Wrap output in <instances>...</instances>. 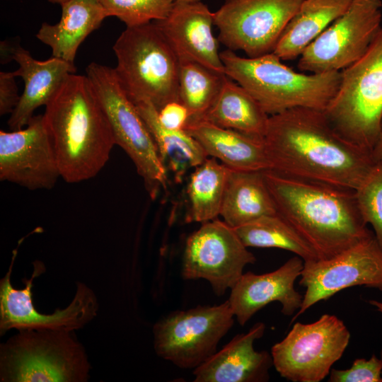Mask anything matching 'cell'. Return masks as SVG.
<instances>
[{"mask_svg": "<svg viewBox=\"0 0 382 382\" xmlns=\"http://www.w3.org/2000/svg\"><path fill=\"white\" fill-rule=\"evenodd\" d=\"M264 140L272 170L354 190L378 163L371 151L345 139L318 110L296 108L270 115Z\"/></svg>", "mask_w": 382, "mask_h": 382, "instance_id": "obj_1", "label": "cell"}, {"mask_svg": "<svg viewBox=\"0 0 382 382\" xmlns=\"http://www.w3.org/2000/svg\"><path fill=\"white\" fill-rule=\"evenodd\" d=\"M277 212L312 248L330 259L373 233L358 207L355 190L264 170Z\"/></svg>", "mask_w": 382, "mask_h": 382, "instance_id": "obj_2", "label": "cell"}, {"mask_svg": "<svg viewBox=\"0 0 382 382\" xmlns=\"http://www.w3.org/2000/svg\"><path fill=\"white\" fill-rule=\"evenodd\" d=\"M45 107L43 115L61 177L69 183L95 177L115 142L87 76L69 74Z\"/></svg>", "mask_w": 382, "mask_h": 382, "instance_id": "obj_3", "label": "cell"}, {"mask_svg": "<svg viewBox=\"0 0 382 382\" xmlns=\"http://www.w3.org/2000/svg\"><path fill=\"white\" fill-rule=\"evenodd\" d=\"M220 57L225 74L243 87L270 116L296 108L324 111L341 81V71L299 73L273 52L251 58L226 49Z\"/></svg>", "mask_w": 382, "mask_h": 382, "instance_id": "obj_4", "label": "cell"}, {"mask_svg": "<svg viewBox=\"0 0 382 382\" xmlns=\"http://www.w3.org/2000/svg\"><path fill=\"white\" fill-rule=\"evenodd\" d=\"M112 49L114 70L134 103H149L158 111L179 101L180 60L155 21L127 27Z\"/></svg>", "mask_w": 382, "mask_h": 382, "instance_id": "obj_5", "label": "cell"}, {"mask_svg": "<svg viewBox=\"0 0 382 382\" xmlns=\"http://www.w3.org/2000/svg\"><path fill=\"white\" fill-rule=\"evenodd\" d=\"M323 112L337 133L372 153L382 125V27L364 54L341 71L338 90Z\"/></svg>", "mask_w": 382, "mask_h": 382, "instance_id": "obj_6", "label": "cell"}, {"mask_svg": "<svg viewBox=\"0 0 382 382\" xmlns=\"http://www.w3.org/2000/svg\"><path fill=\"white\" fill-rule=\"evenodd\" d=\"M72 332L21 330L1 346V381L83 382L89 364Z\"/></svg>", "mask_w": 382, "mask_h": 382, "instance_id": "obj_7", "label": "cell"}, {"mask_svg": "<svg viewBox=\"0 0 382 382\" xmlns=\"http://www.w3.org/2000/svg\"><path fill=\"white\" fill-rule=\"evenodd\" d=\"M86 76L108 118L115 144L129 156L150 196L156 197L160 187L166 185L167 169L136 105L114 69L92 62L86 68Z\"/></svg>", "mask_w": 382, "mask_h": 382, "instance_id": "obj_8", "label": "cell"}, {"mask_svg": "<svg viewBox=\"0 0 382 382\" xmlns=\"http://www.w3.org/2000/svg\"><path fill=\"white\" fill-rule=\"evenodd\" d=\"M350 332L342 320L324 314L311 323H296L271 349L273 365L293 382H319L344 354Z\"/></svg>", "mask_w": 382, "mask_h": 382, "instance_id": "obj_9", "label": "cell"}, {"mask_svg": "<svg viewBox=\"0 0 382 382\" xmlns=\"http://www.w3.org/2000/svg\"><path fill=\"white\" fill-rule=\"evenodd\" d=\"M233 318L228 300L172 312L154 326L155 351L180 369H195L216 352Z\"/></svg>", "mask_w": 382, "mask_h": 382, "instance_id": "obj_10", "label": "cell"}, {"mask_svg": "<svg viewBox=\"0 0 382 382\" xmlns=\"http://www.w3.org/2000/svg\"><path fill=\"white\" fill-rule=\"evenodd\" d=\"M303 0H224L213 12L218 40L248 57L273 52L285 27Z\"/></svg>", "mask_w": 382, "mask_h": 382, "instance_id": "obj_11", "label": "cell"}, {"mask_svg": "<svg viewBox=\"0 0 382 382\" xmlns=\"http://www.w3.org/2000/svg\"><path fill=\"white\" fill-rule=\"evenodd\" d=\"M381 0H353L299 57L311 73L341 71L359 59L381 28Z\"/></svg>", "mask_w": 382, "mask_h": 382, "instance_id": "obj_12", "label": "cell"}, {"mask_svg": "<svg viewBox=\"0 0 382 382\" xmlns=\"http://www.w3.org/2000/svg\"><path fill=\"white\" fill-rule=\"evenodd\" d=\"M255 260L234 228L216 219L203 223L187 238L182 275L185 279H206L220 296L236 284L245 265Z\"/></svg>", "mask_w": 382, "mask_h": 382, "instance_id": "obj_13", "label": "cell"}, {"mask_svg": "<svg viewBox=\"0 0 382 382\" xmlns=\"http://www.w3.org/2000/svg\"><path fill=\"white\" fill-rule=\"evenodd\" d=\"M300 285L306 287L293 322L315 303L358 285L382 291V248L374 233L326 260L304 262Z\"/></svg>", "mask_w": 382, "mask_h": 382, "instance_id": "obj_14", "label": "cell"}, {"mask_svg": "<svg viewBox=\"0 0 382 382\" xmlns=\"http://www.w3.org/2000/svg\"><path fill=\"white\" fill-rule=\"evenodd\" d=\"M61 177L44 115L11 132L0 131V179L30 190H50Z\"/></svg>", "mask_w": 382, "mask_h": 382, "instance_id": "obj_15", "label": "cell"}, {"mask_svg": "<svg viewBox=\"0 0 382 382\" xmlns=\"http://www.w3.org/2000/svg\"><path fill=\"white\" fill-rule=\"evenodd\" d=\"M9 270L1 280L0 284V330L1 334L16 328L21 330H54L73 332L81 328L97 313L98 304L93 291L83 283L77 284V289L71 303L64 309L52 314H41L33 304V280L43 272L42 262L34 263L30 279H25V287L18 290L11 284Z\"/></svg>", "mask_w": 382, "mask_h": 382, "instance_id": "obj_16", "label": "cell"}, {"mask_svg": "<svg viewBox=\"0 0 382 382\" xmlns=\"http://www.w3.org/2000/svg\"><path fill=\"white\" fill-rule=\"evenodd\" d=\"M180 62L198 63L224 74L213 12L202 1L175 0L168 16L155 21Z\"/></svg>", "mask_w": 382, "mask_h": 382, "instance_id": "obj_17", "label": "cell"}, {"mask_svg": "<svg viewBox=\"0 0 382 382\" xmlns=\"http://www.w3.org/2000/svg\"><path fill=\"white\" fill-rule=\"evenodd\" d=\"M303 263L296 255L273 272L243 274L231 289L228 299L238 323L244 325L255 313L273 301L281 303V311L285 316L299 311L303 296L295 289L294 283L301 276Z\"/></svg>", "mask_w": 382, "mask_h": 382, "instance_id": "obj_18", "label": "cell"}, {"mask_svg": "<svg viewBox=\"0 0 382 382\" xmlns=\"http://www.w3.org/2000/svg\"><path fill=\"white\" fill-rule=\"evenodd\" d=\"M265 325L255 323L248 332L236 335L221 349L194 369L195 382H265L273 365L272 355L257 352L254 342L261 338Z\"/></svg>", "mask_w": 382, "mask_h": 382, "instance_id": "obj_19", "label": "cell"}, {"mask_svg": "<svg viewBox=\"0 0 382 382\" xmlns=\"http://www.w3.org/2000/svg\"><path fill=\"white\" fill-rule=\"evenodd\" d=\"M11 54L18 64L15 72L24 81L20 100L8 120L10 129L16 130L28 124L37 108L50 102L68 76L76 72V67L54 57L37 60L20 45L12 46Z\"/></svg>", "mask_w": 382, "mask_h": 382, "instance_id": "obj_20", "label": "cell"}, {"mask_svg": "<svg viewBox=\"0 0 382 382\" xmlns=\"http://www.w3.org/2000/svg\"><path fill=\"white\" fill-rule=\"evenodd\" d=\"M208 156L236 170L272 169L264 139L215 125L203 119H190L184 129Z\"/></svg>", "mask_w": 382, "mask_h": 382, "instance_id": "obj_21", "label": "cell"}, {"mask_svg": "<svg viewBox=\"0 0 382 382\" xmlns=\"http://www.w3.org/2000/svg\"><path fill=\"white\" fill-rule=\"evenodd\" d=\"M60 5L59 21L43 23L36 37L52 49V57L74 64L80 45L108 16L99 0H68Z\"/></svg>", "mask_w": 382, "mask_h": 382, "instance_id": "obj_22", "label": "cell"}, {"mask_svg": "<svg viewBox=\"0 0 382 382\" xmlns=\"http://www.w3.org/2000/svg\"><path fill=\"white\" fill-rule=\"evenodd\" d=\"M277 214L263 170H229L220 215L236 228L262 216Z\"/></svg>", "mask_w": 382, "mask_h": 382, "instance_id": "obj_23", "label": "cell"}, {"mask_svg": "<svg viewBox=\"0 0 382 382\" xmlns=\"http://www.w3.org/2000/svg\"><path fill=\"white\" fill-rule=\"evenodd\" d=\"M353 0H303L299 10L283 30L273 51L281 60L301 55Z\"/></svg>", "mask_w": 382, "mask_h": 382, "instance_id": "obj_24", "label": "cell"}, {"mask_svg": "<svg viewBox=\"0 0 382 382\" xmlns=\"http://www.w3.org/2000/svg\"><path fill=\"white\" fill-rule=\"evenodd\" d=\"M270 115L241 85L226 76L213 105L202 118L219 127L264 139Z\"/></svg>", "mask_w": 382, "mask_h": 382, "instance_id": "obj_25", "label": "cell"}, {"mask_svg": "<svg viewBox=\"0 0 382 382\" xmlns=\"http://www.w3.org/2000/svg\"><path fill=\"white\" fill-rule=\"evenodd\" d=\"M156 145L161 159L179 181L190 168H195L209 156L199 143L185 129L164 127L157 110L149 103H134Z\"/></svg>", "mask_w": 382, "mask_h": 382, "instance_id": "obj_26", "label": "cell"}, {"mask_svg": "<svg viewBox=\"0 0 382 382\" xmlns=\"http://www.w3.org/2000/svg\"><path fill=\"white\" fill-rule=\"evenodd\" d=\"M229 170L213 157L195 168L187 183V222L203 224L220 215Z\"/></svg>", "mask_w": 382, "mask_h": 382, "instance_id": "obj_27", "label": "cell"}, {"mask_svg": "<svg viewBox=\"0 0 382 382\" xmlns=\"http://www.w3.org/2000/svg\"><path fill=\"white\" fill-rule=\"evenodd\" d=\"M245 246L291 251L304 262L318 260L312 248L278 214L262 216L234 228Z\"/></svg>", "mask_w": 382, "mask_h": 382, "instance_id": "obj_28", "label": "cell"}, {"mask_svg": "<svg viewBox=\"0 0 382 382\" xmlns=\"http://www.w3.org/2000/svg\"><path fill=\"white\" fill-rule=\"evenodd\" d=\"M180 64L179 101L189 110L190 119H201L216 99L226 75L192 62Z\"/></svg>", "mask_w": 382, "mask_h": 382, "instance_id": "obj_29", "label": "cell"}, {"mask_svg": "<svg viewBox=\"0 0 382 382\" xmlns=\"http://www.w3.org/2000/svg\"><path fill=\"white\" fill-rule=\"evenodd\" d=\"M175 0H99L108 17L115 16L127 27L161 21L170 13Z\"/></svg>", "mask_w": 382, "mask_h": 382, "instance_id": "obj_30", "label": "cell"}, {"mask_svg": "<svg viewBox=\"0 0 382 382\" xmlns=\"http://www.w3.org/2000/svg\"><path fill=\"white\" fill-rule=\"evenodd\" d=\"M361 215L370 224L382 248V163H378L364 183L355 190Z\"/></svg>", "mask_w": 382, "mask_h": 382, "instance_id": "obj_31", "label": "cell"}, {"mask_svg": "<svg viewBox=\"0 0 382 382\" xmlns=\"http://www.w3.org/2000/svg\"><path fill=\"white\" fill-rule=\"evenodd\" d=\"M330 382H382V361L375 354L366 360L357 359L345 370L331 369Z\"/></svg>", "mask_w": 382, "mask_h": 382, "instance_id": "obj_32", "label": "cell"}, {"mask_svg": "<svg viewBox=\"0 0 382 382\" xmlns=\"http://www.w3.org/2000/svg\"><path fill=\"white\" fill-rule=\"evenodd\" d=\"M157 112L160 123L173 130L184 129L190 116L187 108L180 101L169 102Z\"/></svg>", "mask_w": 382, "mask_h": 382, "instance_id": "obj_33", "label": "cell"}, {"mask_svg": "<svg viewBox=\"0 0 382 382\" xmlns=\"http://www.w3.org/2000/svg\"><path fill=\"white\" fill-rule=\"evenodd\" d=\"M17 75L14 71L0 72V115L11 114L17 106L21 96L15 81Z\"/></svg>", "mask_w": 382, "mask_h": 382, "instance_id": "obj_34", "label": "cell"}, {"mask_svg": "<svg viewBox=\"0 0 382 382\" xmlns=\"http://www.w3.org/2000/svg\"><path fill=\"white\" fill-rule=\"evenodd\" d=\"M372 155L378 163H382V125L378 141L372 151Z\"/></svg>", "mask_w": 382, "mask_h": 382, "instance_id": "obj_35", "label": "cell"}, {"mask_svg": "<svg viewBox=\"0 0 382 382\" xmlns=\"http://www.w3.org/2000/svg\"><path fill=\"white\" fill-rule=\"evenodd\" d=\"M371 306L376 308L378 311L382 313V302L376 300H369L368 301Z\"/></svg>", "mask_w": 382, "mask_h": 382, "instance_id": "obj_36", "label": "cell"}, {"mask_svg": "<svg viewBox=\"0 0 382 382\" xmlns=\"http://www.w3.org/2000/svg\"><path fill=\"white\" fill-rule=\"evenodd\" d=\"M50 3H52V4H62V3L68 1V0H47Z\"/></svg>", "mask_w": 382, "mask_h": 382, "instance_id": "obj_37", "label": "cell"}, {"mask_svg": "<svg viewBox=\"0 0 382 382\" xmlns=\"http://www.w3.org/2000/svg\"><path fill=\"white\" fill-rule=\"evenodd\" d=\"M382 361V349H381V358H380Z\"/></svg>", "mask_w": 382, "mask_h": 382, "instance_id": "obj_38", "label": "cell"}, {"mask_svg": "<svg viewBox=\"0 0 382 382\" xmlns=\"http://www.w3.org/2000/svg\"><path fill=\"white\" fill-rule=\"evenodd\" d=\"M185 1H202V0H185Z\"/></svg>", "mask_w": 382, "mask_h": 382, "instance_id": "obj_39", "label": "cell"}]
</instances>
